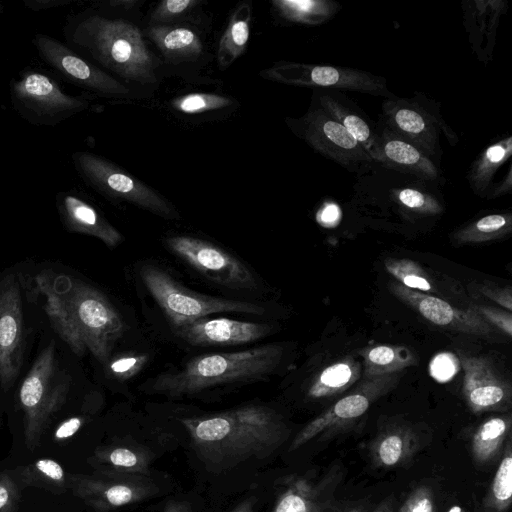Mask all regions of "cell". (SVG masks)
<instances>
[{
	"mask_svg": "<svg viewBox=\"0 0 512 512\" xmlns=\"http://www.w3.org/2000/svg\"><path fill=\"white\" fill-rule=\"evenodd\" d=\"M9 94L16 113L35 126L54 127L90 107L89 100L64 92L53 77L34 67L11 79Z\"/></svg>",
	"mask_w": 512,
	"mask_h": 512,
	"instance_id": "5",
	"label": "cell"
},
{
	"mask_svg": "<svg viewBox=\"0 0 512 512\" xmlns=\"http://www.w3.org/2000/svg\"><path fill=\"white\" fill-rule=\"evenodd\" d=\"M373 512H395L394 501L392 498L383 500Z\"/></svg>",
	"mask_w": 512,
	"mask_h": 512,
	"instance_id": "52",
	"label": "cell"
},
{
	"mask_svg": "<svg viewBox=\"0 0 512 512\" xmlns=\"http://www.w3.org/2000/svg\"><path fill=\"white\" fill-rule=\"evenodd\" d=\"M447 512H466L462 507L455 505L452 506Z\"/></svg>",
	"mask_w": 512,
	"mask_h": 512,
	"instance_id": "54",
	"label": "cell"
},
{
	"mask_svg": "<svg viewBox=\"0 0 512 512\" xmlns=\"http://www.w3.org/2000/svg\"><path fill=\"white\" fill-rule=\"evenodd\" d=\"M23 315L17 280L6 279L0 289V381L4 390L19 374L23 352Z\"/></svg>",
	"mask_w": 512,
	"mask_h": 512,
	"instance_id": "19",
	"label": "cell"
},
{
	"mask_svg": "<svg viewBox=\"0 0 512 512\" xmlns=\"http://www.w3.org/2000/svg\"><path fill=\"white\" fill-rule=\"evenodd\" d=\"M153 453L138 444H111L99 447L90 458L96 471L148 476Z\"/></svg>",
	"mask_w": 512,
	"mask_h": 512,
	"instance_id": "26",
	"label": "cell"
},
{
	"mask_svg": "<svg viewBox=\"0 0 512 512\" xmlns=\"http://www.w3.org/2000/svg\"><path fill=\"white\" fill-rule=\"evenodd\" d=\"M385 268L398 280V283L406 288L423 293L434 289L425 270L410 259H387Z\"/></svg>",
	"mask_w": 512,
	"mask_h": 512,
	"instance_id": "37",
	"label": "cell"
},
{
	"mask_svg": "<svg viewBox=\"0 0 512 512\" xmlns=\"http://www.w3.org/2000/svg\"><path fill=\"white\" fill-rule=\"evenodd\" d=\"M271 330L272 327L266 323L207 316L175 328L174 332L194 346H229L255 342Z\"/></svg>",
	"mask_w": 512,
	"mask_h": 512,
	"instance_id": "21",
	"label": "cell"
},
{
	"mask_svg": "<svg viewBox=\"0 0 512 512\" xmlns=\"http://www.w3.org/2000/svg\"><path fill=\"white\" fill-rule=\"evenodd\" d=\"M59 372L52 341L36 358L19 390L25 417V443L30 450L36 448L48 420L66 398L68 381Z\"/></svg>",
	"mask_w": 512,
	"mask_h": 512,
	"instance_id": "7",
	"label": "cell"
},
{
	"mask_svg": "<svg viewBox=\"0 0 512 512\" xmlns=\"http://www.w3.org/2000/svg\"><path fill=\"white\" fill-rule=\"evenodd\" d=\"M63 36L66 45L110 75L140 85L158 80L160 61L133 23L88 8L66 18Z\"/></svg>",
	"mask_w": 512,
	"mask_h": 512,
	"instance_id": "3",
	"label": "cell"
},
{
	"mask_svg": "<svg viewBox=\"0 0 512 512\" xmlns=\"http://www.w3.org/2000/svg\"><path fill=\"white\" fill-rule=\"evenodd\" d=\"M200 4L198 0H164L152 11L151 20L155 24H170L188 16Z\"/></svg>",
	"mask_w": 512,
	"mask_h": 512,
	"instance_id": "38",
	"label": "cell"
},
{
	"mask_svg": "<svg viewBox=\"0 0 512 512\" xmlns=\"http://www.w3.org/2000/svg\"><path fill=\"white\" fill-rule=\"evenodd\" d=\"M512 231V214H489L457 230L453 239L457 244H475L505 237Z\"/></svg>",
	"mask_w": 512,
	"mask_h": 512,
	"instance_id": "34",
	"label": "cell"
},
{
	"mask_svg": "<svg viewBox=\"0 0 512 512\" xmlns=\"http://www.w3.org/2000/svg\"><path fill=\"white\" fill-rule=\"evenodd\" d=\"M197 455L217 468L251 457H265L286 442L290 429L275 410L246 405L228 411L181 418Z\"/></svg>",
	"mask_w": 512,
	"mask_h": 512,
	"instance_id": "2",
	"label": "cell"
},
{
	"mask_svg": "<svg viewBox=\"0 0 512 512\" xmlns=\"http://www.w3.org/2000/svg\"><path fill=\"white\" fill-rule=\"evenodd\" d=\"M460 362L457 356L444 352L436 355L430 362V375L438 382H446L458 372Z\"/></svg>",
	"mask_w": 512,
	"mask_h": 512,
	"instance_id": "42",
	"label": "cell"
},
{
	"mask_svg": "<svg viewBox=\"0 0 512 512\" xmlns=\"http://www.w3.org/2000/svg\"><path fill=\"white\" fill-rule=\"evenodd\" d=\"M424 446L421 432L409 423L383 427L367 446L368 456L377 469H394L408 465Z\"/></svg>",
	"mask_w": 512,
	"mask_h": 512,
	"instance_id": "22",
	"label": "cell"
},
{
	"mask_svg": "<svg viewBox=\"0 0 512 512\" xmlns=\"http://www.w3.org/2000/svg\"><path fill=\"white\" fill-rule=\"evenodd\" d=\"M380 122L436 164L442 152L441 132L451 145L458 143L457 135L444 122L438 107L423 95L386 98L382 103Z\"/></svg>",
	"mask_w": 512,
	"mask_h": 512,
	"instance_id": "8",
	"label": "cell"
},
{
	"mask_svg": "<svg viewBox=\"0 0 512 512\" xmlns=\"http://www.w3.org/2000/svg\"><path fill=\"white\" fill-rule=\"evenodd\" d=\"M84 418L75 416L61 422L54 432L55 441H64L74 436L84 424Z\"/></svg>",
	"mask_w": 512,
	"mask_h": 512,
	"instance_id": "46",
	"label": "cell"
},
{
	"mask_svg": "<svg viewBox=\"0 0 512 512\" xmlns=\"http://www.w3.org/2000/svg\"><path fill=\"white\" fill-rule=\"evenodd\" d=\"M263 78L288 85L313 89L355 91L372 96H395L385 78L354 68L293 62L276 63L260 72Z\"/></svg>",
	"mask_w": 512,
	"mask_h": 512,
	"instance_id": "12",
	"label": "cell"
},
{
	"mask_svg": "<svg viewBox=\"0 0 512 512\" xmlns=\"http://www.w3.org/2000/svg\"><path fill=\"white\" fill-rule=\"evenodd\" d=\"M360 354L365 378L398 374L417 363L416 355L404 346L375 345L362 349Z\"/></svg>",
	"mask_w": 512,
	"mask_h": 512,
	"instance_id": "30",
	"label": "cell"
},
{
	"mask_svg": "<svg viewBox=\"0 0 512 512\" xmlns=\"http://www.w3.org/2000/svg\"><path fill=\"white\" fill-rule=\"evenodd\" d=\"M312 100L370 153L376 140L377 125L353 100L333 89H313Z\"/></svg>",
	"mask_w": 512,
	"mask_h": 512,
	"instance_id": "23",
	"label": "cell"
},
{
	"mask_svg": "<svg viewBox=\"0 0 512 512\" xmlns=\"http://www.w3.org/2000/svg\"><path fill=\"white\" fill-rule=\"evenodd\" d=\"M510 413L491 416L474 430L470 438V451L478 466H489L500 459L505 444L511 438Z\"/></svg>",
	"mask_w": 512,
	"mask_h": 512,
	"instance_id": "27",
	"label": "cell"
},
{
	"mask_svg": "<svg viewBox=\"0 0 512 512\" xmlns=\"http://www.w3.org/2000/svg\"><path fill=\"white\" fill-rule=\"evenodd\" d=\"M392 293L416 310L430 323L450 331L491 338L498 330L487 323L472 307L462 310L435 296L409 289L398 282L390 284Z\"/></svg>",
	"mask_w": 512,
	"mask_h": 512,
	"instance_id": "18",
	"label": "cell"
},
{
	"mask_svg": "<svg viewBox=\"0 0 512 512\" xmlns=\"http://www.w3.org/2000/svg\"><path fill=\"white\" fill-rule=\"evenodd\" d=\"M342 477L338 465L321 474L288 476L272 512H329L337 505L335 494Z\"/></svg>",
	"mask_w": 512,
	"mask_h": 512,
	"instance_id": "17",
	"label": "cell"
},
{
	"mask_svg": "<svg viewBox=\"0 0 512 512\" xmlns=\"http://www.w3.org/2000/svg\"><path fill=\"white\" fill-rule=\"evenodd\" d=\"M512 154V138H502L487 147L472 163L467 180L474 193L483 195L496 174V171Z\"/></svg>",
	"mask_w": 512,
	"mask_h": 512,
	"instance_id": "31",
	"label": "cell"
},
{
	"mask_svg": "<svg viewBox=\"0 0 512 512\" xmlns=\"http://www.w3.org/2000/svg\"><path fill=\"white\" fill-rule=\"evenodd\" d=\"M361 364L351 357L324 368L312 381L307 397L312 400L331 398L350 387L361 377Z\"/></svg>",
	"mask_w": 512,
	"mask_h": 512,
	"instance_id": "28",
	"label": "cell"
},
{
	"mask_svg": "<svg viewBox=\"0 0 512 512\" xmlns=\"http://www.w3.org/2000/svg\"><path fill=\"white\" fill-rule=\"evenodd\" d=\"M464 370L463 398L474 414L507 412L511 407V384L485 357L460 353Z\"/></svg>",
	"mask_w": 512,
	"mask_h": 512,
	"instance_id": "16",
	"label": "cell"
},
{
	"mask_svg": "<svg viewBox=\"0 0 512 512\" xmlns=\"http://www.w3.org/2000/svg\"><path fill=\"white\" fill-rule=\"evenodd\" d=\"M472 308L496 330L511 337L512 316L509 311L484 305H473Z\"/></svg>",
	"mask_w": 512,
	"mask_h": 512,
	"instance_id": "43",
	"label": "cell"
},
{
	"mask_svg": "<svg viewBox=\"0 0 512 512\" xmlns=\"http://www.w3.org/2000/svg\"><path fill=\"white\" fill-rule=\"evenodd\" d=\"M145 34L162 55L172 62L195 60L204 51L199 33L187 25L154 24Z\"/></svg>",
	"mask_w": 512,
	"mask_h": 512,
	"instance_id": "25",
	"label": "cell"
},
{
	"mask_svg": "<svg viewBox=\"0 0 512 512\" xmlns=\"http://www.w3.org/2000/svg\"><path fill=\"white\" fill-rule=\"evenodd\" d=\"M22 481L29 485L47 489H62L66 483L65 471L52 459H39L24 467L21 472Z\"/></svg>",
	"mask_w": 512,
	"mask_h": 512,
	"instance_id": "35",
	"label": "cell"
},
{
	"mask_svg": "<svg viewBox=\"0 0 512 512\" xmlns=\"http://www.w3.org/2000/svg\"><path fill=\"white\" fill-rule=\"evenodd\" d=\"M18 500L17 485L7 474H0V512H14Z\"/></svg>",
	"mask_w": 512,
	"mask_h": 512,
	"instance_id": "44",
	"label": "cell"
},
{
	"mask_svg": "<svg viewBox=\"0 0 512 512\" xmlns=\"http://www.w3.org/2000/svg\"><path fill=\"white\" fill-rule=\"evenodd\" d=\"M163 512H192V507L189 502L186 501H169Z\"/></svg>",
	"mask_w": 512,
	"mask_h": 512,
	"instance_id": "48",
	"label": "cell"
},
{
	"mask_svg": "<svg viewBox=\"0 0 512 512\" xmlns=\"http://www.w3.org/2000/svg\"><path fill=\"white\" fill-rule=\"evenodd\" d=\"M233 104L232 99L214 93H188L174 98L171 106L174 110L186 115H200L218 111Z\"/></svg>",
	"mask_w": 512,
	"mask_h": 512,
	"instance_id": "36",
	"label": "cell"
},
{
	"mask_svg": "<svg viewBox=\"0 0 512 512\" xmlns=\"http://www.w3.org/2000/svg\"><path fill=\"white\" fill-rule=\"evenodd\" d=\"M40 60L64 81L98 97L125 99L130 89L60 40L43 33L32 39Z\"/></svg>",
	"mask_w": 512,
	"mask_h": 512,
	"instance_id": "11",
	"label": "cell"
},
{
	"mask_svg": "<svg viewBox=\"0 0 512 512\" xmlns=\"http://www.w3.org/2000/svg\"><path fill=\"white\" fill-rule=\"evenodd\" d=\"M272 4L281 18L302 25L325 23L340 9V5L331 0H274Z\"/></svg>",
	"mask_w": 512,
	"mask_h": 512,
	"instance_id": "32",
	"label": "cell"
},
{
	"mask_svg": "<svg viewBox=\"0 0 512 512\" xmlns=\"http://www.w3.org/2000/svg\"><path fill=\"white\" fill-rule=\"evenodd\" d=\"M141 277L174 329L214 313L262 315L265 311L262 306L254 303L198 294L180 285L165 271L151 265L142 268Z\"/></svg>",
	"mask_w": 512,
	"mask_h": 512,
	"instance_id": "6",
	"label": "cell"
},
{
	"mask_svg": "<svg viewBox=\"0 0 512 512\" xmlns=\"http://www.w3.org/2000/svg\"><path fill=\"white\" fill-rule=\"evenodd\" d=\"M56 202L63 224L70 231L96 237L108 247H116L122 241L121 233L79 195L60 192Z\"/></svg>",
	"mask_w": 512,
	"mask_h": 512,
	"instance_id": "24",
	"label": "cell"
},
{
	"mask_svg": "<svg viewBox=\"0 0 512 512\" xmlns=\"http://www.w3.org/2000/svg\"><path fill=\"white\" fill-rule=\"evenodd\" d=\"M377 136L369 153L374 163L423 181H439L442 173L437 164L414 145L408 143L380 121Z\"/></svg>",
	"mask_w": 512,
	"mask_h": 512,
	"instance_id": "20",
	"label": "cell"
},
{
	"mask_svg": "<svg viewBox=\"0 0 512 512\" xmlns=\"http://www.w3.org/2000/svg\"><path fill=\"white\" fill-rule=\"evenodd\" d=\"M73 0H24V6L34 12L57 9L72 4Z\"/></svg>",
	"mask_w": 512,
	"mask_h": 512,
	"instance_id": "47",
	"label": "cell"
},
{
	"mask_svg": "<svg viewBox=\"0 0 512 512\" xmlns=\"http://www.w3.org/2000/svg\"><path fill=\"white\" fill-rule=\"evenodd\" d=\"M344 512H368V506L366 504L360 503L350 507Z\"/></svg>",
	"mask_w": 512,
	"mask_h": 512,
	"instance_id": "53",
	"label": "cell"
},
{
	"mask_svg": "<svg viewBox=\"0 0 512 512\" xmlns=\"http://www.w3.org/2000/svg\"><path fill=\"white\" fill-rule=\"evenodd\" d=\"M168 248L209 280L232 289H254L256 279L237 258L215 244L191 236H171Z\"/></svg>",
	"mask_w": 512,
	"mask_h": 512,
	"instance_id": "14",
	"label": "cell"
},
{
	"mask_svg": "<svg viewBox=\"0 0 512 512\" xmlns=\"http://www.w3.org/2000/svg\"><path fill=\"white\" fill-rule=\"evenodd\" d=\"M283 351L281 345L267 344L237 352L200 355L180 370L158 376L150 391L175 398L219 385L262 380L277 368Z\"/></svg>",
	"mask_w": 512,
	"mask_h": 512,
	"instance_id": "4",
	"label": "cell"
},
{
	"mask_svg": "<svg viewBox=\"0 0 512 512\" xmlns=\"http://www.w3.org/2000/svg\"><path fill=\"white\" fill-rule=\"evenodd\" d=\"M512 502L511 438L505 444L497 470L482 500L481 512H508Z\"/></svg>",
	"mask_w": 512,
	"mask_h": 512,
	"instance_id": "33",
	"label": "cell"
},
{
	"mask_svg": "<svg viewBox=\"0 0 512 512\" xmlns=\"http://www.w3.org/2000/svg\"><path fill=\"white\" fill-rule=\"evenodd\" d=\"M338 209L335 206H328L319 213V221L321 223L331 224L338 218Z\"/></svg>",
	"mask_w": 512,
	"mask_h": 512,
	"instance_id": "49",
	"label": "cell"
},
{
	"mask_svg": "<svg viewBox=\"0 0 512 512\" xmlns=\"http://www.w3.org/2000/svg\"><path fill=\"white\" fill-rule=\"evenodd\" d=\"M398 512H435V497L432 489L425 485L413 489Z\"/></svg>",
	"mask_w": 512,
	"mask_h": 512,
	"instance_id": "41",
	"label": "cell"
},
{
	"mask_svg": "<svg viewBox=\"0 0 512 512\" xmlns=\"http://www.w3.org/2000/svg\"><path fill=\"white\" fill-rule=\"evenodd\" d=\"M44 310L54 329L78 356L87 350L102 364L124 332V322L95 288L66 275L45 271L37 276Z\"/></svg>",
	"mask_w": 512,
	"mask_h": 512,
	"instance_id": "1",
	"label": "cell"
},
{
	"mask_svg": "<svg viewBox=\"0 0 512 512\" xmlns=\"http://www.w3.org/2000/svg\"><path fill=\"white\" fill-rule=\"evenodd\" d=\"M255 503H256V498L249 497L246 500H244L243 502H241L239 505H237L230 512H254Z\"/></svg>",
	"mask_w": 512,
	"mask_h": 512,
	"instance_id": "50",
	"label": "cell"
},
{
	"mask_svg": "<svg viewBox=\"0 0 512 512\" xmlns=\"http://www.w3.org/2000/svg\"><path fill=\"white\" fill-rule=\"evenodd\" d=\"M79 177L102 195L134 204L167 219L178 212L162 195L109 160L88 151L72 154Z\"/></svg>",
	"mask_w": 512,
	"mask_h": 512,
	"instance_id": "9",
	"label": "cell"
},
{
	"mask_svg": "<svg viewBox=\"0 0 512 512\" xmlns=\"http://www.w3.org/2000/svg\"><path fill=\"white\" fill-rule=\"evenodd\" d=\"M251 6L241 2L231 15L217 49L219 67L225 69L246 50L250 37Z\"/></svg>",
	"mask_w": 512,
	"mask_h": 512,
	"instance_id": "29",
	"label": "cell"
},
{
	"mask_svg": "<svg viewBox=\"0 0 512 512\" xmlns=\"http://www.w3.org/2000/svg\"><path fill=\"white\" fill-rule=\"evenodd\" d=\"M480 292L488 297L489 299L497 302L500 306L507 309L509 312L512 309V296L511 289L508 288H500V287H491L488 285H483L480 288Z\"/></svg>",
	"mask_w": 512,
	"mask_h": 512,
	"instance_id": "45",
	"label": "cell"
},
{
	"mask_svg": "<svg viewBox=\"0 0 512 512\" xmlns=\"http://www.w3.org/2000/svg\"><path fill=\"white\" fill-rule=\"evenodd\" d=\"M398 374L365 378L351 393L311 420L294 437L289 451L318 438L326 440L343 433L365 415L371 405L390 392L398 383Z\"/></svg>",
	"mask_w": 512,
	"mask_h": 512,
	"instance_id": "13",
	"label": "cell"
},
{
	"mask_svg": "<svg viewBox=\"0 0 512 512\" xmlns=\"http://www.w3.org/2000/svg\"><path fill=\"white\" fill-rule=\"evenodd\" d=\"M113 9H131L139 4L136 0H113L106 3Z\"/></svg>",
	"mask_w": 512,
	"mask_h": 512,
	"instance_id": "51",
	"label": "cell"
},
{
	"mask_svg": "<svg viewBox=\"0 0 512 512\" xmlns=\"http://www.w3.org/2000/svg\"><path fill=\"white\" fill-rule=\"evenodd\" d=\"M148 360L146 354H127L115 358L109 363L110 373L119 380H127L144 367Z\"/></svg>",
	"mask_w": 512,
	"mask_h": 512,
	"instance_id": "40",
	"label": "cell"
},
{
	"mask_svg": "<svg viewBox=\"0 0 512 512\" xmlns=\"http://www.w3.org/2000/svg\"><path fill=\"white\" fill-rule=\"evenodd\" d=\"M287 123L314 151L349 172L364 174L374 164L361 144L313 100L304 116Z\"/></svg>",
	"mask_w": 512,
	"mask_h": 512,
	"instance_id": "10",
	"label": "cell"
},
{
	"mask_svg": "<svg viewBox=\"0 0 512 512\" xmlns=\"http://www.w3.org/2000/svg\"><path fill=\"white\" fill-rule=\"evenodd\" d=\"M75 495L98 512L141 502L157 494L159 488L148 476L96 471L93 475H74Z\"/></svg>",
	"mask_w": 512,
	"mask_h": 512,
	"instance_id": "15",
	"label": "cell"
},
{
	"mask_svg": "<svg viewBox=\"0 0 512 512\" xmlns=\"http://www.w3.org/2000/svg\"><path fill=\"white\" fill-rule=\"evenodd\" d=\"M397 201L405 208L420 214H439L441 205L429 195L411 188H403L395 193Z\"/></svg>",
	"mask_w": 512,
	"mask_h": 512,
	"instance_id": "39",
	"label": "cell"
},
{
	"mask_svg": "<svg viewBox=\"0 0 512 512\" xmlns=\"http://www.w3.org/2000/svg\"><path fill=\"white\" fill-rule=\"evenodd\" d=\"M4 11V5L3 3L0 1V13H2Z\"/></svg>",
	"mask_w": 512,
	"mask_h": 512,
	"instance_id": "55",
	"label": "cell"
}]
</instances>
